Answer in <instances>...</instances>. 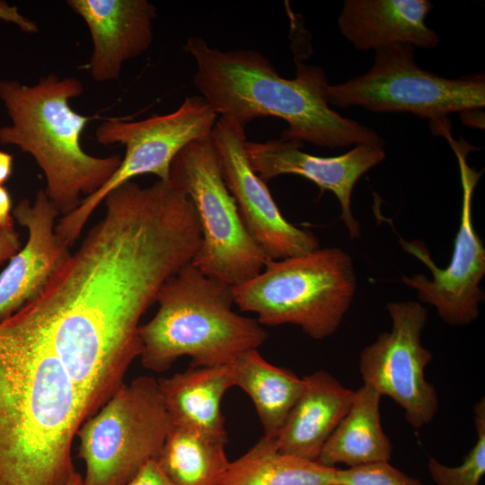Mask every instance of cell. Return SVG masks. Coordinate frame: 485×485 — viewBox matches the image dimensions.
I'll return each instance as SVG.
<instances>
[{"instance_id":"cell-1","label":"cell","mask_w":485,"mask_h":485,"mask_svg":"<svg viewBox=\"0 0 485 485\" xmlns=\"http://www.w3.org/2000/svg\"><path fill=\"white\" fill-rule=\"evenodd\" d=\"M42 291L16 313L77 387L90 417L125 384L140 319L165 280L191 262L201 229L190 199L157 181H130Z\"/></svg>"},{"instance_id":"cell-2","label":"cell","mask_w":485,"mask_h":485,"mask_svg":"<svg viewBox=\"0 0 485 485\" xmlns=\"http://www.w3.org/2000/svg\"><path fill=\"white\" fill-rule=\"evenodd\" d=\"M87 419L58 359L16 313L0 321V485H68Z\"/></svg>"},{"instance_id":"cell-3","label":"cell","mask_w":485,"mask_h":485,"mask_svg":"<svg viewBox=\"0 0 485 485\" xmlns=\"http://www.w3.org/2000/svg\"><path fill=\"white\" fill-rule=\"evenodd\" d=\"M183 49L196 63L194 85L221 117L231 118L244 128L255 119L276 117L288 126L280 138L320 147L384 146L375 130L330 107L329 84L319 66L295 58V77L286 79L263 54L253 49L223 51L198 36L189 38Z\"/></svg>"},{"instance_id":"cell-4","label":"cell","mask_w":485,"mask_h":485,"mask_svg":"<svg viewBox=\"0 0 485 485\" xmlns=\"http://www.w3.org/2000/svg\"><path fill=\"white\" fill-rule=\"evenodd\" d=\"M84 93L74 77L43 76L33 85L0 81V100L11 124L0 128V144L18 146L31 154L46 179V195L60 214L81 203V196L97 191L119 168V154L100 157L87 154L81 136L96 116L77 113L70 101Z\"/></svg>"},{"instance_id":"cell-5","label":"cell","mask_w":485,"mask_h":485,"mask_svg":"<svg viewBox=\"0 0 485 485\" xmlns=\"http://www.w3.org/2000/svg\"><path fill=\"white\" fill-rule=\"evenodd\" d=\"M155 302L156 313L139 327L141 364L154 372L168 370L183 356L193 367L231 365L268 338L257 319L233 310V286L191 262L165 280Z\"/></svg>"},{"instance_id":"cell-6","label":"cell","mask_w":485,"mask_h":485,"mask_svg":"<svg viewBox=\"0 0 485 485\" xmlns=\"http://www.w3.org/2000/svg\"><path fill=\"white\" fill-rule=\"evenodd\" d=\"M357 288L352 258L340 248L268 260L254 278L234 287V304L261 325L294 324L314 340L339 329Z\"/></svg>"},{"instance_id":"cell-7","label":"cell","mask_w":485,"mask_h":485,"mask_svg":"<svg viewBox=\"0 0 485 485\" xmlns=\"http://www.w3.org/2000/svg\"><path fill=\"white\" fill-rule=\"evenodd\" d=\"M172 427L157 380L124 384L77 431L84 484L128 485L158 459Z\"/></svg>"},{"instance_id":"cell-8","label":"cell","mask_w":485,"mask_h":485,"mask_svg":"<svg viewBox=\"0 0 485 485\" xmlns=\"http://www.w3.org/2000/svg\"><path fill=\"white\" fill-rule=\"evenodd\" d=\"M170 181L190 198L198 217L201 242L191 263L233 287L257 276L269 259L242 223L211 137L189 144L176 155Z\"/></svg>"},{"instance_id":"cell-9","label":"cell","mask_w":485,"mask_h":485,"mask_svg":"<svg viewBox=\"0 0 485 485\" xmlns=\"http://www.w3.org/2000/svg\"><path fill=\"white\" fill-rule=\"evenodd\" d=\"M217 114L200 95L188 96L177 110L154 114L141 120L104 119L95 130L99 144H120L126 152L116 172L97 191L82 199L72 212L62 216L56 234L69 247L105 197L133 178L152 173L161 181L170 180L173 159L189 144L211 137Z\"/></svg>"},{"instance_id":"cell-10","label":"cell","mask_w":485,"mask_h":485,"mask_svg":"<svg viewBox=\"0 0 485 485\" xmlns=\"http://www.w3.org/2000/svg\"><path fill=\"white\" fill-rule=\"evenodd\" d=\"M414 47L395 44L378 48L374 65L364 75L329 84V104L359 106L373 112H409L430 123L447 119L452 112L485 106L484 75L447 79L422 69Z\"/></svg>"},{"instance_id":"cell-11","label":"cell","mask_w":485,"mask_h":485,"mask_svg":"<svg viewBox=\"0 0 485 485\" xmlns=\"http://www.w3.org/2000/svg\"><path fill=\"white\" fill-rule=\"evenodd\" d=\"M457 158L462 184V210L459 228L454 239L449 264L441 269L436 265L424 242H407L401 236L402 249L413 255L430 270L432 278L423 274L402 275L401 281L414 289L419 299L429 304L439 317L452 326H465L480 314L484 292L481 282L485 275V248L472 222V196L483 171L469 166L467 155L473 146L456 141L450 128L442 131Z\"/></svg>"},{"instance_id":"cell-12","label":"cell","mask_w":485,"mask_h":485,"mask_svg":"<svg viewBox=\"0 0 485 485\" xmlns=\"http://www.w3.org/2000/svg\"><path fill=\"white\" fill-rule=\"evenodd\" d=\"M386 310L392 329L361 350L359 372L364 384L390 397L403 410L407 422L420 428L433 421L439 407L437 392L425 376L433 359L421 344L428 310L411 300L390 302Z\"/></svg>"},{"instance_id":"cell-13","label":"cell","mask_w":485,"mask_h":485,"mask_svg":"<svg viewBox=\"0 0 485 485\" xmlns=\"http://www.w3.org/2000/svg\"><path fill=\"white\" fill-rule=\"evenodd\" d=\"M244 127L220 117L211 133L223 178L251 237L269 260L302 256L320 248L311 231L289 223L272 198L266 182L251 167Z\"/></svg>"},{"instance_id":"cell-14","label":"cell","mask_w":485,"mask_h":485,"mask_svg":"<svg viewBox=\"0 0 485 485\" xmlns=\"http://www.w3.org/2000/svg\"><path fill=\"white\" fill-rule=\"evenodd\" d=\"M302 143L282 138L245 142L248 162L258 176L268 181L283 174H296L329 190L338 198L345 227L351 239L360 236V225L351 210V195L357 180L385 157L383 146L360 144L333 157L303 152Z\"/></svg>"},{"instance_id":"cell-15","label":"cell","mask_w":485,"mask_h":485,"mask_svg":"<svg viewBox=\"0 0 485 485\" xmlns=\"http://www.w3.org/2000/svg\"><path fill=\"white\" fill-rule=\"evenodd\" d=\"M60 213L44 190L35 200L22 199L13 208V218L28 230V240L0 273V321L33 300L70 256V247L56 234Z\"/></svg>"},{"instance_id":"cell-16","label":"cell","mask_w":485,"mask_h":485,"mask_svg":"<svg viewBox=\"0 0 485 485\" xmlns=\"http://www.w3.org/2000/svg\"><path fill=\"white\" fill-rule=\"evenodd\" d=\"M85 22L93 40L86 68L98 83L119 79L123 64L153 41L156 8L146 0H68Z\"/></svg>"},{"instance_id":"cell-17","label":"cell","mask_w":485,"mask_h":485,"mask_svg":"<svg viewBox=\"0 0 485 485\" xmlns=\"http://www.w3.org/2000/svg\"><path fill=\"white\" fill-rule=\"evenodd\" d=\"M432 8L427 0H346L338 26L358 50L395 44L433 48L439 37L425 22Z\"/></svg>"},{"instance_id":"cell-18","label":"cell","mask_w":485,"mask_h":485,"mask_svg":"<svg viewBox=\"0 0 485 485\" xmlns=\"http://www.w3.org/2000/svg\"><path fill=\"white\" fill-rule=\"evenodd\" d=\"M303 381L302 392L274 440L281 453L317 461L348 411L355 391L324 370L307 375Z\"/></svg>"},{"instance_id":"cell-19","label":"cell","mask_w":485,"mask_h":485,"mask_svg":"<svg viewBox=\"0 0 485 485\" xmlns=\"http://www.w3.org/2000/svg\"><path fill=\"white\" fill-rule=\"evenodd\" d=\"M157 382L174 427L227 443L221 403L225 393L234 386L231 365L190 366Z\"/></svg>"},{"instance_id":"cell-20","label":"cell","mask_w":485,"mask_h":485,"mask_svg":"<svg viewBox=\"0 0 485 485\" xmlns=\"http://www.w3.org/2000/svg\"><path fill=\"white\" fill-rule=\"evenodd\" d=\"M382 395L364 384L355 391L354 401L324 445L316 462L338 468L389 462L392 445L384 433L380 414Z\"/></svg>"},{"instance_id":"cell-21","label":"cell","mask_w":485,"mask_h":485,"mask_svg":"<svg viewBox=\"0 0 485 485\" xmlns=\"http://www.w3.org/2000/svg\"><path fill=\"white\" fill-rule=\"evenodd\" d=\"M231 366L234 386L251 399L263 436L275 439L302 392L303 378L270 364L258 349L243 353Z\"/></svg>"},{"instance_id":"cell-22","label":"cell","mask_w":485,"mask_h":485,"mask_svg":"<svg viewBox=\"0 0 485 485\" xmlns=\"http://www.w3.org/2000/svg\"><path fill=\"white\" fill-rule=\"evenodd\" d=\"M337 469L281 453L263 436L230 463L219 485H337Z\"/></svg>"},{"instance_id":"cell-23","label":"cell","mask_w":485,"mask_h":485,"mask_svg":"<svg viewBox=\"0 0 485 485\" xmlns=\"http://www.w3.org/2000/svg\"><path fill=\"white\" fill-rule=\"evenodd\" d=\"M225 445L193 429L173 426L156 462L176 485H219L231 463Z\"/></svg>"},{"instance_id":"cell-24","label":"cell","mask_w":485,"mask_h":485,"mask_svg":"<svg viewBox=\"0 0 485 485\" xmlns=\"http://www.w3.org/2000/svg\"><path fill=\"white\" fill-rule=\"evenodd\" d=\"M477 438L474 445L457 466H447L433 457L428 462L429 474L436 485H480L485 473V401L482 398L473 408Z\"/></svg>"},{"instance_id":"cell-25","label":"cell","mask_w":485,"mask_h":485,"mask_svg":"<svg viewBox=\"0 0 485 485\" xmlns=\"http://www.w3.org/2000/svg\"><path fill=\"white\" fill-rule=\"evenodd\" d=\"M337 485H423L393 467L389 462H377L346 469L338 468Z\"/></svg>"},{"instance_id":"cell-26","label":"cell","mask_w":485,"mask_h":485,"mask_svg":"<svg viewBox=\"0 0 485 485\" xmlns=\"http://www.w3.org/2000/svg\"><path fill=\"white\" fill-rule=\"evenodd\" d=\"M128 485H176L163 472L156 460L148 462Z\"/></svg>"},{"instance_id":"cell-27","label":"cell","mask_w":485,"mask_h":485,"mask_svg":"<svg viewBox=\"0 0 485 485\" xmlns=\"http://www.w3.org/2000/svg\"><path fill=\"white\" fill-rule=\"evenodd\" d=\"M0 19L13 23L26 33L39 31L37 23L22 15L16 5L9 4L6 1L0 0Z\"/></svg>"},{"instance_id":"cell-28","label":"cell","mask_w":485,"mask_h":485,"mask_svg":"<svg viewBox=\"0 0 485 485\" xmlns=\"http://www.w3.org/2000/svg\"><path fill=\"white\" fill-rule=\"evenodd\" d=\"M21 247L22 242L17 232L0 233V264L12 259Z\"/></svg>"},{"instance_id":"cell-29","label":"cell","mask_w":485,"mask_h":485,"mask_svg":"<svg viewBox=\"0 0 485 485\" xmlns=\"http://www.w3.org/2000/svg\"><path fill=\"white\" fill-rule=\"evenodd\" d=\"M12 198L8 190L0 186V233H10L13 229V216L10 215Z\"/></svg>"},{"instance_id":"cell-30","label":"cell","mask_w":485,"mask_h":485,"mask_svg":"<svg viewBox=\"0 0 485 485\" xmlns=\"http://www.w3.org/2000/svg\"><path fill=\"white\" fill-rule=\"evenodd\" d=\"M13 157L11 154L0 150V186L10 178L13 172Z\"/></svg>"},{"instance_id":"cell-31","label":"cell","mask_w":485,"mask_h":485,"mask_svg":"<svg viewBox=\"0 0 485 485\" xmlns=\"http://www.w3.org/2000/svg\"><path fill=\"white\" fill-rule=\"evenodd\" d=\"M68 485H84L83 476L79 472H76L71 479Z\"/></svg>"},{"instance_id":"cell-32","label":"cell","mask_w":485,"mask_h":485,"mask_svg":"<svg viewBox=\"0 0 485 485\" xmlns=\"http://www.w3.org/2000/svg\"><path fill=\"white\" fill-rule=\"evenodd\" d=\"M335 485V484H334Z\"/></svg>"}]
</instances>
